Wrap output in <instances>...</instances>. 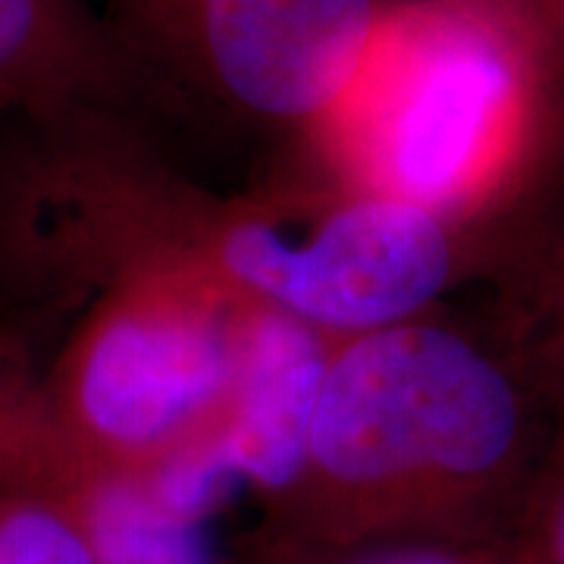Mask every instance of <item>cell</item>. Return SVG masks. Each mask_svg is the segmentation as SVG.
I'll list each match as a JSON object with an SVG mask.
<instances>
[{
	"mask_svg": "<svg viewBox=\"0 0 564 564\" xmlns=\"http://www.w3.org/2000/svg\"><path fill=\"white\" fill-rule=\"evenodd\" d=\"M0 564H98L73 511L57 499L0 496Z\"/></svg>",
	"mask_w": 564,
	"mask_h": 564,
	"instance_id": "11",
	"label": "cell"
},
{
	"mask_svg": "<svg viewBox=\"0 0 564 564\" xmlns=\"http://www.w3.org/2000/svg\"><path fill=\"white\" fill-rule=\"evenodd\" d=\"M251 564H536L521 530L474 540H380L314 545L285 540L273 555Z\"/></svg>",
	"mask_w": 564,
	"mask_h": 564,
	"instance_id": "10",
	"label": "cell"
},
{
	"mask_svg": "<svg viewBox=\"0 0 564 564\" xmlns=\"http://www.w3.org/2000/svg\"><path fill=\"white\" fill-rule=\"evenodd\" d=\"M540 51L484 0H395L343 98L339 126L377 166L386 195L458 217L492 166L530 151Z\"/></svg>",
	"mask_w": 564,
	"mask_h": 564,
	"instance_id": "2",
	"label": "cell"
},
{
	"mask_svg": "<svg viewBox=\"0 0 564 564\" xmlns=\"http://www.w3.org/2000/svg\"><path fill=\"white\" fill-rule=\"evenodd\" d=\"M564 430V426H562ZM527 373L458 326L404 321L329 355L289 540H474L521 530L558 443Z\"/></svg>",
	"mask_w": 564,
	"mask_h": 564,
	"instance_id": "1",
	"label": "cell"
},
{
	"mask_svg": "<svg viewBox=\"0 0 564 564\" xmlns=\"http://www.w3.org/2000/svg\"><path fill=\"white\" fill-rule=\"evenodd\" d=\"M242 329L207 302L144 299L95 323L63 373V411L85 448L161 462L188 423L232 392ZM154 467V464H151Z\"/></svg>",
	"mask_w": 564,
	"mask_h": 564,
	"instance_id": "5",
	"label": "cell"
},
{
	"mask_svg": "<svg viewBox=\"0 0 564 564\" xmlns=\"http://www.w3.org/2000/svg\"><path fill=\"white\" fill-rule=\"evenodd\" d=\"M458 217L373 192L329 210L304 236L273 223L226 226L223 273L311 329L373 333L417 321L462 273Z\"/></svg>",
	"mask_w": 564,
	"mask_h": 564,
	"instance_id": "4",
	"label": "cell"
},
{
	"mask_svg": "<svg viewBox=\"0 0 564 564\" xmlns=\"http://www.w3.org/2000/svg\"><path fill=\"white\" fill-rule=\"evenodd\" d=\"M326 364L307 323L273 307L245 323L229 423L210 433L239 486L285 499L302 480Z\"/></svg>",
	"mask_w": 564,
	"mask_h": 564,
	"instance_id": "6",
	"label": "cell"
},
{
	"mask_svg": "<svg viewBox=\"0 0 564 564\" xmlns=\"http://www.w3.org/2000/svg\"><path fill=\"white\" fill-rule=\"evenodd\" d=\"M395 0H107L135 66L232 117L321 126Z\"/></svg>",
	"mask_w": 564,
	"mask_h": 564,
	"instance_id": "3",
	"label": "cell"
},
{
	"mask_svg": "<svg viewBox=\"0 0 564 564\" xmlns=\"http://www.w3.org/2000/svg\"><path fill=\"white\" fill-rule=\"evenodd\" d=\"M521 533L536 564H564V430L530 492Z\"/></svg>",
	"mask_w": 564,
	"mask_h": 564,
	"instance_id": "12",
	"label": "cell"
},
{
	"mask_svg": "<svg viewBox=\"0 0 564 564\" xmlns=\"http://www.w3.org/2000/svg\"><path fill=\"white\" fill-rule=\"evenodd\" d=\"M530 154L543 158L549 170H564V54L543 63Z\"/></svg>",
	"mask_w": 564,
	"mask_h": 564,
	"instance_id": "13",
	"label": "cell"
},
{
	"mask_svg": "<svg viewBox=\"0 0 564 564\" xmlns=\"http://www.w3.org/2000/svg\"><path fill=\"white\" fill-rule=\"evenodd\" d=\"M135 79L88 0H0V120L91 117Z\"/></svg>",
	"mask_w": 564,
	"mask_h": 564,
	"instance_id": "7",
	"label": "cell"
},
{
	"mask_svg": "<svg viewBox=\"0 0 564 564\" xmlns=\"http://www.w3.org/2000/svg\"><path fill=\"white\" fill-rule=\"evenodd\" d=\"M484 3H492V7H502V10H508V13L514 17V10H511V0H484ZM514 20H518V17H514ZM518 22H521V20H518Z\"/></svg>",
	"mask_w": 564,
	"mask_h": 564,
	"instance_id": "15",
	"label": "cell"
},
{
	"mask_svg": "<svg viewBox=\"0 0 564 564\" xmlns=\"http://www.w3.org/2000/svg\"><path fill=\"white\" fill-rule=\"evenodd\" d=\"M514 17L521 20L540 51V66L564 54V0H511Z\"/></svg>",
	"mask_w": 564,
	"mask_h": 564,
	"instance_id": "14",
	"label": "cell"
},
{
	"mask_svg": "<svg viewBox=\"0 0 564 564\" xmlns=\"http://www.w3.org/2000/svg\"><path fill=\"white\" fill-rule=\"evenodd\" d=\"M543 204L511 242V273L530 314V336L540 339V364L564 386V170H543Z\"/></svg>",
	"mask_w": 564,
	"mask_h": 564,
	"instance_id": "9",
	"label": "cell"
},
{
	"mask_svg": "<svg viewBox=\"0 0 564 564\" xmlns=\"http://www.w3.org/2000/svg\"><path fill=\"white\" fill-rule=\"evenodd\" d=\"M44 499L73 511L98 564H220L210 518L163 502L141 474H91Z\"/></svg>",
	"mask_w": 564,
	"mask_h": 564,
	"instance_id": "8",
	"label": "cell"
}]
</instances>
